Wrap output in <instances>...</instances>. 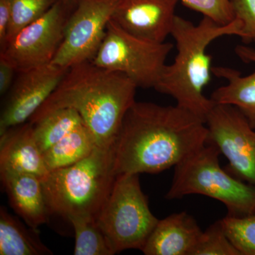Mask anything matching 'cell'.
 I'll use <instances>...</instances> for the list:
<instances>
[{
  "mask_svg": "<svg viewBox=\"0 0 255 255\" xmlns=\"http://www.w3.org/2000/svg\"><path fill=\"white\" fill-rule=\"evenodd\" d=\"M209 141L203 119L182 107L137 102L128 110L113 145L114 172L157 174Z\"/></svg>",
  "mask_w": 255,
  "mask_h": 255,
  "instance_id": "cell-1",
  "label": "cell"
},
{
  "mask_svg": "<svg viewBox=\"0 0 255 255\" xmlns=\"http://www.w3.org/2000/svg\"><path fill=\"white\" fill-rule=\"evenodd\" d=\"M137 87L123 73L100 68L92 61L68 69L59 85L28 122L33 123L60 108L80 114L97 146L110 147L128 110L135 102Z\"/></svg>",
  "mask_w": 255,
  "mask_h": 255,
  "instance_id": "cell-2",
  "label": "cell"
},
{
  "mask_svg": "<svg viewBox=\"0 0 255 255\" xmlns=\"http://www.w3.org/2000/svg\"><path fill=\"white\" fill-rule=\"evenodd\" d=\"M242 23L238 18L226 25L219 24L204 16L198 23L176 16L171 36L176 42L177 53L173 63L162 70L155 90L170 96L176 105L185 109L206 122V117L215 105L204 95L211 81L212 68L209 45L226 36L241 37Z\"/></svg>",
  "mask_w": 255,
  "mask_h": 255,
  "instance_id": "cell-3",
  "label": "cell"
},
{
  "mask_svg": "<svg viewBox=\"0 0 255 255\" xmlns=\"http://www.w3.org/2000/svg\"><path fill=\"white\" fill-rule=\"evenodd\" d=\"M113 146L95 147L90 155L68 167L50 171L41 178L50 214L97 218L110 196L117 174Z\"/></svg>",
  "mask_w": 255,
  "mask_h": 255,
  "instance_id": "cell-4",
  "label": "cell"
},
{
  "mask_svg": "<svg viewBox=\"0 0 255 255\" xmlns=\"http://www.w3.org/2000/svg\"><path fill=\"white\" fill-rule=\"evenodd\" d=\"M221 152L208 142L174 167L173 179L166 199H179L192 194L223 203L228 215L244 216L255 213V187L241 181L220 164Z\"/></svg>",
  "mask_w": 255,
  "mask_h": 255,
  "instance_id": "cell-5",
  "label": "cell"
},
{
  "mask_svg": "<svg viewBox=\"0 0 255 255\" xmlns=\"http://www.w3.org/2000/svg\"><path fill=\"white\" fill-rule=\"evenodd\" d=\"M96 221L114 255L127 250L141 251L159 219L149 208L139 174L117 175Z\"/></svg>",
  "mask_w": 255,
  "mask_h": 255,
  "instance_id": "cell-6",
  "label": "cell"
},
{
  "mask_svg": "<svg viewBox=\"0 0 255 255\" xmlns=\"http://www.w3.org/2000/svg\"><path fill=\"white\" fill-rule=\"evenodd\" d=\"M173 45L145 41L111 19L105 39L92 60L100 68L123 73L137 87L155 88Z\"/></svg>",
  "mask_w": 255,
  "mask_h": 255,
  "instance_id": "cell-7",
  "label": "cell"
},
{
  "mask_svg": "<svg viewBox=\"0 0 255 255\" xmlns=\"http://www.w3.org/2000/svg\"><path fill=\"white\" fill-rule=\"evenodd\" d=\"M209 141L228 161V172L255 187V129L233 106L215 104L206 119Z\"/></svg>",
  "mask_w": 255,
  "mask_h": 255,
  "instance_id": "cell-8",
  "label": "cell"
},
{
  "mask_svg": "<svg viewBox=\"0 0 255 255\" xmlns=\"http://www.w3.org/2000/svg\"><path fill=\"white\" fill-rule=\"evenodd\" d=\"M119 0H79L67 20L63 40L51 64L69 69L92 61L105 39Z\"/></svg>",
  "mask_w": 255,
  "mask_h": 255,
  "instance_id": "cell-9",
  "label": "cell"
},
{
  "mask_svg": "<svg viewBox=\"0 0 255 255\" xmlns=\"http://www.w3.org/2000/svg\"><path fill=\"white\" fill-rule=\"evenodd\" d=\"M69 9L58 0L42 17L8 41L0 56L20 73L51 63L63 40Z\"/></svg>",
  "mask_w": 255,
  "mask_h": 255,
  "instance_id": "cell-10",
  "label": "cell"
},
{
  "mask_svg": "<svg viewBox=\"0 0 255 255\" xmlns=\"http://www.w3.org/2000/svg\"><path fill=\"white\" fill-rule=\"evenodd\" d=\"M68 69L53 64L21 73L0 117V134L26 123L58 87Z\"/></svg>",
  "mask_w": 255,
  "mask_h": 255,
  "instance_id": "cell-11",
  "label": "cell"
},
{
  "mask_svg": "<svg viewBox=\"0 0 255 255\" xmlns=\"http://www.w3.org/2000/svg\"><path fill=\"white\" fill-rule=\"evenodd\" d=\"M178 0H119L112 20L145 41L162 43L171 35Z\"/></svg>",
  "mask_w": 255,
  "mask_h": 255,
  "instance_id": "cell-12",
  "label": "cell"
},
{
  "mask_svg": "<svg viewBox=\"0 0 255 255\" xmlns=\"http://www.w3.org/2000/svg\"><path fill=\"white\" fill-rule=\"evenodd\" d=\"M48 172L30 122L0 134V174H30L43 178Z\"/></svg>",
  "mask_w": 255,
  "mask_h": 255,
  "instance_id": "cell-13",
  "label": "cell"
},
{
  "mask_svg": "<svg viewBox=\"0 0 255 255\" xmlns=\"http://www.w3.org/2000/svg\"><path fill=\"white\" fill-rule=\"evenodd\" d=\"M202 233L192 216L175 213L159 220L141 251L145 255H191Z\"/></svg>",
  "mask_w": 255,
  "mask_h": 255,
  "instance_id": "cell-14",
  "label": "cell"
},
{
  "mask_svg": "<svg viewBox=\"0 0 255 255\" xmlns=\"http://www.w3.org/2000/svg\"><path fill=\"white\" fill-rule=\"evenodd\" d=\"M236 53L246 63H255V49L238 46ZM216 77L226 80V85L216 89L211 99L216 104L233 106L248 119L255 129V70L251 75L243 76L238 70L227 67L212 68Z\"/></svg>",
  "mask_w": 255,
  "mask_h": 255,
  "instance_id": "cell-15",
  "label": "cell"
},
{
  "mask_svg": "<svg viewBox=\"0 0 255 255\" xmlns=\"http://www.w3.org/2000/svg\"><path fill=\"white\" fill-rule=\"evenodd\" d=\"M11 209L33 229L47 223L49 216L41 178L30 174H0Z\"/></svg>",
  "mask_w": 255,
  "mask_h": 255,
  "instance_id": "cell-16",
  "label": "cell"
},
{
  "mask_svg": "<svg viewBox=\"0 0 255 255\" xmlns=\"http://www.w3.org/2000/svg\"><path fill=\"white\" fill-rule=\"evenodd\" d=\"M53 253L40 239L38 230L26 227L20 220L0 209V255H50Z\"/></svg>",
  "mask_w": 255,
  "mask_h": 255,
  "instance_id": "cell-17",
  "label": "cell"
},
{
  "mask_svg": "<svg viewBox=\"0 0 255 255\" xmlns=\"http://www.w3.org/2000/svg\"><path fill=\"white\" fill-rule=\"evenodd\" d=\"M96 147L95 137L83 124L43 152V159L50 172L80 162Z\"/></svg>",
  "mask_w": 255,
  "mask_h": 255,
  "instance_id": "cell-18",
  "label": "cell"
},
{
  "mask_svg": "<svg viewBox=\"0 0 255 255\" xmlns=\"http://www.w3.org/2000/svg\"><path fill=\"white\" fill-rule=\"evenodd\" d=\"M31 124L35 140L42 153L85 124L80 114L71 108L57 109Z\"/></svg>",
  "mask_w": 255,
  "mask_h": 255,
  "instance_id": "cell-19",
  "label": "cell"
},
{
  "mask_svg": "<svg viewBox=\"0 0 255 255\" xmlns=\"http://www.w3.org/2000/svg\"><path fill=\"white\" fill-rule=\"evenodd\" d=\"M68 221L75 234V255H113V251L95 218L73 216Z\"/></svg>",
  "mask_w": 255,
  "mask_h": 255,
  "instance_id": "cell-20",
  "label": "cell"
},
{
  "mask_svg": "<svg viewBox=\"0 0 255 255\" xmlns=\"http://www.w3.org/2000/svg\"><path fill=\"white\" fill-rule=\"evenodd\" d=\"M58 1V0H10L11 19L8 29L6 43L14 38L23 28L42 17Z\"/></svg>",
  "mask_w": 255,
  "mask_h": 255,
  "instance_id": "cell-21",
  "label": "cell"
},
{
  "mask_svg": "<svg viewBox=\"0 0 255 255\" xmlns=\"http://www.w3.org/2000/svg\"><path fill=\"white\" fill-rule=\"evenodd\" d=\"M233 246L241 255H255V213L244 216L228 215L221 219Z\"/></svg>",
  "mask_w": 255,
  "mask_h": 255,
  "instance_id": "cell-22",
  "label": "cell"
},
{
  "mask_svg": "<svg viewBox=\"0 0 255 255\" xmlns=\"http://www.w3.org/2000/svg\"><path fill=\"white\" fill-rule=\"evenodd\" d=\"M191 255H241L226 234L222 221L211 224L194 248Z\"/></svg>",
  "mask_w": 255,
  "mask_h": 255,
  "instance_id": "cell-23",
  "label": "cell"
},
{
  "mask_svg": "<svg viewBox=\"0 0 255 255\" xmlns=\"http://www.w3.org/2000/svg\"><path fill=\"white\" fill-rule=\"evenodd\" d=\"M184 6L211 18L215 22L226 25L235 20L231 0H178Z\"/></svg>",
  "mask_w": 255,
  "mask_h": 255,
  "instance_id": "cell-24",
  "label": "cell"
},
{
  "mask_svg": "<svg viewBox=\"0 0 255 255\" xmlns=\"http://www.w3.org/2000/svg\"><path fill=\"white\" fill-rule=\"evenodd\" d=\"M235 16L242 23L241 38L246 43H255V0H231Z\"/></svg>",
  "mask_w": 255,
  "mask_h": 255,
  "instance_id": "cell-25",
  "label": "cell"
},
{
  "mask_svg": "<svg viewBox=\"0 0 255 255\" xmlns=\"http://www.w3.org/2000/svg\"><path fill=\"white\" fill-rule=\"evenodd\" d=\"M11 19L10 0H0V48L2 50L6 43L8 29Z\"/></svg>",
  "mask_w": 255,
  "mask_h": 255,
  "instance_id": "cell-26",
  "label": "cell"
},
{
  "mask_svg": "<svg viewBox=\"0 0 255 255\" xmlns=\"http://www.w3.org/2000/svg\"><path fill=\"white\" fill-rule=\"evenodd\" d=\"M15 71L16 70L14 67L7 60L0 56V94L1 95H5L11 87Z\"/></svg>",
  "mask_w": 255,
  "mask_h": 255,
  "instance_id": "cell-27",
  "label": "cell"
},
{
  "mask_svg": "<svg viewBox=\"0 0 255 255\" xmlns=\"http://www.w3.org/2000/svg\"><path fill=\"white\" fill-rule=\"evenodd\" d=\"M64 4L66 5L68 7L71 9V8L75 7L78 4L79 0H60Z\"/></svg>",
  "mask_w": 255,
  "mask_h": 255,
  "instance_id": "cell-28",
  "label": "cell"
}]
</instances>
